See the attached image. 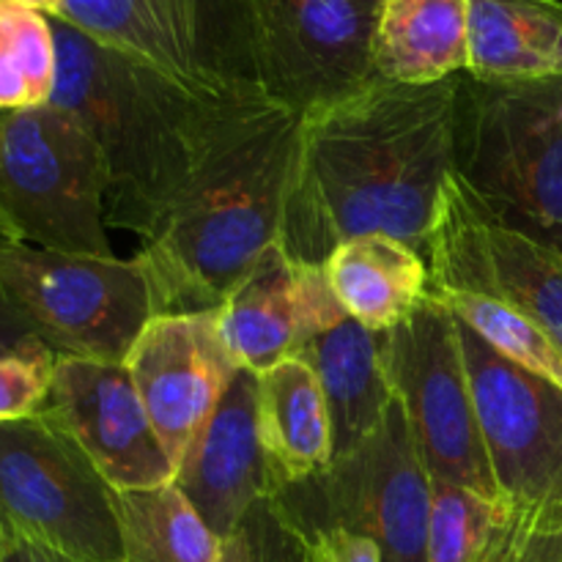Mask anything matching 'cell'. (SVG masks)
I'll return each mask as SVG.
<instances>
[{"label": "cell", "mask_w": 562, "mask_h": 562, "mask_svg": "<svg viewBox=\"0 0 562 562\" xmlns=\"http://www.w3.org/2000/svg\"><path fill=\"white\" fill-rule=\"evenodd\" d=\"M247 543H250V562H313L300 532L280 516L269 499L258 503L241 521Z\"/></svg>", "instance_id": "83f0119b"}, {"label": "cell", "mask_w": 562, "mask_h": 562, "mask_svg": "<svg viewBox=\"0 0 562 562\" xmlns=\"http://www.w3.org/2000/svg\"><path fill=\"white\" fill-rule=\"evenodd\" d=\"M0 562H69L64 558H58V554L47 552V549L36 547V543L25 541V538H11L9 549H5L3 560Z\"/></svg>", "instance_id": "f546056e"}, {"label": "cell", "mask_w": 562, "mask_h": 562, "mask_svg": "<svg viewBox=\"0 0 562 562\" xmlns=\"http://www.w3.org/2000/svg\"><path fill=\"white\" fill-rule=\"evenodd\" d=\"M302 360L316 371L333 420V464L362 448L387 417L395 393L382 366L379 333L346 316L305 346Z\"/></svg>", "instance_id": "ffe728a7"}, {"label": "cell", "mask_w": 562, "mask_h": 562, "mask_svg": "<svg viewBox=\"0 0 562 562\" xmlns=\"http://www.w3.org/2000/svg\"><path fill=\"white\" fill-rule=\"evenodd\" d=\"M300 113L267 97L228 113L181 190L140 239L157 313L217 311L278 241Z\"/></svg>", "instance_id": "7a4b0ae2"}, {"label": "cell", "mask_w": 562, "mask_h": 562, "mask_svg": "<svg viewBox=\"0 0 562 562\" xmlns=\"http://www.w3.org/2000/svg\"><path fill=\"white\" fill-rule=\"evenodd\" d=\"M313 562H382L376 543L360 532L344 527H324V530L302 536Z\"/></svg>", "instance_id": "f1b7e54d"}, {"label": "cell", "mask_w": 562, "mask_h": 562, "mask_svg": "<svg viewBox=\"0 0 562 562\" xmlns=\"http://www.w3.org/2000/svg\"><path fill=\"white\" fill-rule=\"evenodd\" d=\"M124 368L179 470L239 373L220 333L217 311L157 313L132 344Z\"/></svg>", "instance_id": "5bb4252c"}, {"label": "cell", "mask_w": 562, "mask_h": 562, "mask_svg": "<svg viewBox=\"0 0 562 562\" xmlns=\"http://www.w3.org/2000/svg\"><path fill=\"white\" fill-rule=\"evenodd\" d=\"M456 324L499 499L516 514L562 525V390Z\"/></svg>", "instance_id": "8fae6325"}, {"label": "cell", "mask_w": 562, "mask_h": 562, "mask_svg": "<svg viewBox=\"0 0 562 562\" xmlns=\"http://www.w3.org/2000/svg\"><path fill=\"white\" fill-rule=\"evenodd\" d=\"M560 113H562V102H560Z\"/></svg>", "instance_id": "e575fe53"}, {"label": "cell", "mask_w": 562, "mask_h": 562, "mask_svg": "<svg viewBox=\"0 0 562 562\" xmlns=\"http://www.w3.org/2000/svg\"><path fill=\"white\" fill-rule=\"evenodd\" d=\"M217 562H250V543H247L245 530H236L234 536L220 541Z\"/></svg>", "instance_id": "4dcf8cb0"}, {"label": "cell", "mask_w": 562, "mask_h": 562, "mask_svg": "<svg viewBox=\"0 0 562 562\" xmlns=\"http://www.w3.org/2000/svg\"><path fill=\"white\" fill-rule=\"evenodd\" d=\"M423 258L431 289L503 302L562 349V247L503 223L456 170L445 181Z\"/></svg>", "instance_id": "7c38bea8"}, {"label": "cell", "mask_w": 562, "mask_h": 562, "mask_svg": "<svg viewBox=\"0 0 562 562\" xmlns=\"http://www.w3.org/2000/svg\"><path fill=\"white\" fill-rule=\"evenodd\" d=\"M467 0H384L373 71L398 86H434L467 71Z\"/></svg>", "instance_id": "7402d4cb"}, {"label": "cell", "mask_w": 562, "mask_h": 562, "mask_svg": "<svg viewBox=\"0 0 562 562\" xmlns=\"http://www.w3.org/2000/svg\"><path fill=\"white\" fill-rule=\"evenodd\" d=\"M42 415L86 453L115 492L173 483V461L124 366L58 357Z\"/></svg>", "instance_id": "9a60e30c"}, {"label": "cell", "mask_w": 562, "mask_h": 562, "mask_svg": "<svg viewBox=\"0 0 562 562\" xmlns=\"http://www.w3.org/2000/svg\"><path fill=\"white\" fill-rule=\"evenodd\" d=\"M256 390V373L239 368L173 477L220 541L234 536L258 503L278 494L258 437Z\"/></svg>", "instance_id": "e0dca14e"}, {"label": "cell", "mask_w": 562, "mask_h": 562, "mask_svg": "<svg viewBox=\"0 0 562 562\" xmlns=\"http://www.w3.org/2000/svg\"><path fill=\"white\" fill-rule=\"evenodd\" d=\"M459 77L368 86L300 113L278 245L324 263L355 236L384 234L426 256L445 181L456 170Z\"/></svg>", "instance_id": "6da1fadb"}, {"label": "cell", "mask_w": 562, "mask_h": 562, "mask_svg": "<svg viewBox=\"0 0 562 562\" xmlns=\"http://www.w3.org/2000/svg\"><path fill=\"white\" fill-rule=\"evenodd\" d=\"M124 562H217L220 538L176 483L115 492Z\"/></svg>", "instance_id": "603a6c76"}, {"label": "cell", "mask_w": 562, "mask_h": 562, "mask_svg": "<svg viewBox=\"0 0 562 562\" xmlns=\"http://www.w3.org/2000/svg\"><path fill=\"white\" fill-rule=\"evenodd\" d=\"M547 562H562V554H558V558H549Z\"/></svg>", "instance_id": "836d02e7"}, {"label": "cell", "mask_w": 562, "mask_h": 562, "mask_svg": "<svg viewBox=\"0 0 562 562\" xmlns=\"http://www.w3.org/2000/svg\"><path fill=\"white\" fill-rule=\"evenodd\" d=\"M58 75L53 16L0 0V113L47 108Z\"/></svg>", "instance_id": "d4e9b609"}, {"label": "cell", "mask_w": 562, "mask_h": 562, "mask_svg": "<svg viewBox=\"0 0 562 562\" xmlns=\"http://www.w3.org/2000/svg\"><path fill=\"white\" fill-rule=\"evenodd\" d=\"M0 294L58 357L115 366L157 316L137 258L71 256L11 239L0 241Z\"/></svg>", "instance_id": "52a82bcc"}, {"label": "cell", "mask_w": 562, "mask_h": 562, "mask_svg": "<svg viewBox=\"0 0 562 562\" xmlns=\"http://www.w3.org/2000/svg\"><path fill=\"white\" fill-rule=\"evenodd\" d=\"M258 376V437L278 492L313 481L333 467V420L316 371L302 357Z\"/></svg>", "instance_id": "ac0fdd59"}, {"label": "cell", "mask_w": 562, "mask_h": 562, "mask_svg": "<svg viewBox=\"0 0 562 562\" xmlns=\"http://www.w3.org/2000/svg\"><path fill=\"white\" fill-rule=\"evenodd\" d=\"M58 355L44 344L0 351V423L25 420L42 412L53 387Z\"/></svg>", "instance_id": "4316f807"}, {"label": "cell", "mask_w": 562, "mask_h": 562, "mask_svg": "<svg viewBox=\"0 0 562 562\" xmlns=\"http://www.w3.org/2000/svg\"><path fill=\"white\" fill-rule=\"evenodd\" d=\"M530 521L503 499L431 481L428 562H497Z\"/></svg>", "instance_id": "cb8c5ba5"}, {"label": "cell", "mask_w": 562, "mask_h": 562, "mask_svg": "<svg viewBox=\"0 0 562 562\" xmlns=\"http://www.w3.org/2000/svg\"><path fill=\"white\" fill-rule=\"evenodd\" d=\"M322 267L340 307L371 333H390L426 300V258L393 236H355Z\"/></svg>", "instance_id": "44dd1931"}, {"label": "cell", "mask_w": 562, "mask_h": 562, "mask_svg": "<svg viewBox=\"0 0 562 562\" xmlns=\"http://www.w3.org/2000/svg\"><path fill=\"white\" fill-rule=\"evenodd\" d=\"M384 0H252L258 88L305 110L368 86Z\"/></svg>", "instance_id": "4fadbf2b"}, {"label": "cell", "mask_w": 562, "mask_h": 562, "mask_svg": "<svg viewBox=\"0 0 562 562\" xmlns=\"http://www.w3.org/2000/svg\"><path fill=\"white\" fill-rule=\"evenodd\" d=\"M346 316L322 263L294 261L278 241L217 307L225 346L252 373L300 357Z\"/></svg>", "instance_id": "2e32d148"}, {"label": "cell", "mask_w": 562, "mask_h": 562, "mask_svg": "<svg viewBox=\"0 0 562 562\" xmlns=\"http://www.w3.org/2000/svg\"><path fill=\"white\" fill-rule=\"evenodd\" d=\"M379 351L431 481L499 499L453 313L426 296L398 327L379 333Z\"/></svg>", "instance_id": "30bf717a"}, {"label": "cell", "mask_w": 562, "mask_h": 562, "mask_svg": "<svg viewBox=\"0 0 562 562\" xmlns=\"http://www.w3.org/2000/svg\"><path fill=\"white\" fill-rule=\"evenodd\" d=\"M467 75L488 86L562 77L560 0H467Z\"/></svg>", "instance_id": "d6986e66"}, {"label": "cell", "mask_w": 562, "mask_h": 562, "mask_svg": "<svg viewBox=\"0 0 562 562\" xmlns=\"http://www.w3.org/2000/svg\"><path fill=\"white\" fill-rule=\"evenodd\" d=\"M562 77L488 86L459 77L456 173L503 223L562 247Z\"/></svg>", "instance_id": "277c9868"}, {"label": "cell", "mask_w": 562, "mask_h": 562, "mask_svg": "<svg viewBox=\"0 0 562 562\" xmlns=\"http://www.w3.org/2000/svg\"><path fill=\"white\" fill-rule=\"evenodd\" d=\"M58 75L49 104L75 115L102 148L108 223L146 239L234 108L187 93L53 16Z\"/></svg>", "instance_id": "3957f363"}, {"label": "cell", "mask_w": 562, "mask_h": 562, "mask_svg": "<svg viewBox=\"0 0 562 562\" xmlns=\"http://www.w3.org/2000/svg\"><path fill=\"white\" fill-rule=\"evenodd\" d=\"M426 296L448 307L459 322H464L472 333L481 335L494 351L508 357L516 366L527 368L536 376L549 379L562 390V349L525 316L505 307L503 302L488 300L483 294H470V291H448L428 285Z\"/></svg>", "instance_id": "484cf974"}, {"label": "cell", "mask_w": 562, "mask_h": 562, "mask_svg": "<svg viewBox=\"0 0 562 562\" xmlns=\"http://www.w3.org/2000/svg\"><path fill=\"white\" fill-rule=\"evenodd\" d=\"M269 503L300 536L344 527L371 538L382 562H428L431 475L398 398L357 453Z\"/></svg>", "instance_id": "9c48e42d"}, {"label": "cell", "mask_w": 562, "mask_h": 562, "mask_svg": "<svg viewBox=\"0 0 562 562\" xmlns=\"http://www.w3.org/2000/svg\"><path fill=\"white\" fill-rule=\"evenodd\" d=\"M110 173L91 132L64 110L0 113V228L11 241L71 256H115Z\"/></svg>", "instance_id": "5b68a950"}, {"label": "cell", "mask_w": 562, "mask_h": 562, "mask_svg": "<svg viewBox=\"0 0 562 562\" xmlns=\"http://www.w3.org/2000/svg\"><path fill=\"white\" fill-rule=\"evenodd\" d=\"M0 519L69 562H124L115 488L42 412L0 423Z\"/></svg>", "instance_id": "ba28073f"}, {"label": "cell", "mask_w": 562, "mask_h": 562, "mask_svg": "<svg viewBox=\"0 0 562 562\" xmlns=\"http://www.w3.org/2000/svg\"><path fill=\"white\" fill-rule=\"evenodd\" d=\"M14 3L27 5V9H36V11H42V14H47V16H58L64 0H14Z\"/></svg>", "instance_id": "1f68e13d"}, {"label": "cell", "mask_w": 562, "mask_h": 562, "mask_svg": "<svg viewBox=\"0 0 562 562\" xmlns=\"http://www.w3.org/2000/svg\"><path fill=\"white\" fill-rule=\"evenodd\" d=\"M11 530L9 527L3 525V519H0V560H3V554H5V549H9V543H11Z\"/></svg>", "instance_id": "d6a6232c"}, {"label": "cell", "mask_w": 562, "mask_h": 562, "mask_svg": "<svg viewBox=\"0 0 562 562\" xmlns=\"http://www.w3.org/2000/svg\"><path fill=\"white\" fill-rule=\"evenodd\" d=\"M55 20L192 97H267L256 77L252 0H64Z\"/></svg>", "instance_id": "8992f818"}]
</instances>
